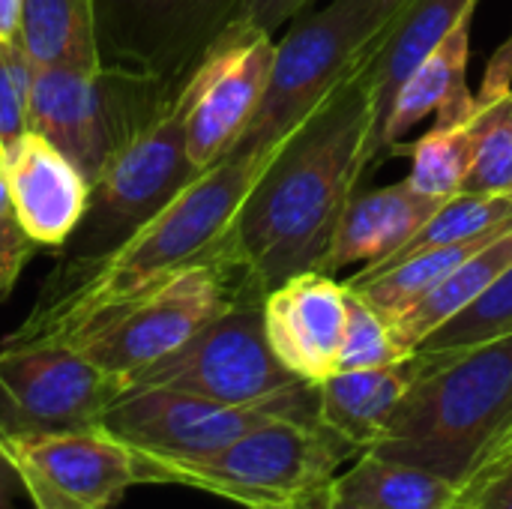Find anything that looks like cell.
Returning <instances> with one entry per match:
<instances>
[{"instance_id": "41", "label": "cell", "mask_w": 512, "mask_h": 509, "mask_svg": "<svg viewBox=\"0 0 512 509\" xmlns=\"http://www.w3.org/2000/svg\"><path fill=\"white\" fill-rule=\"evenodd\" d=\"M93 509H108V507H93Z\"/></svg>"}, {"instance_id": "27", "label": "cell", "mask_w": 512, "mask_h": 509, "mask_svg": "<svg viewBox=\"0 0 512 509\" xmlns=\"http://www.w3.org/2000/svg\"><path fill=\"white\" fill-rule=\"evenodd\" d=\"M512 333V267L498 276L468 309L438 327L417 351L420 354H450L465 351Z\"/></svg>"}, {"instance_id": "18", "label": "cell", "mask_w": 512, "mask_h": 509, "mask_svg": "<svg viewBox=\"0 0 512 509\" xmlns=\"http://www.w3.org/2000/svg\"><path fill=\"white\" fill-rule=\"evenodd\" d=\"M474 12L477 6H468L462 18L450 27V33L402 84L381 135V162H387V150L399 144L417 123H423V117L438 114V126H453L468 123L477 114L480 105L468 87Z\"/></svg>"}, {"instance_id": "34", "label": "cell", "mask_w": 512, "mask_h": 509, "mask_svg": "<svg viewBox=\"0 0 512 509\" xmlns=\"http://www.w3.org/2000/svg\"><path fill=\"white\" fill-rule=\"evenodd\" d=\"M33 249L36 246L24 237V231L18 228V222H0V258L30 261Z\"/></svg>"}, {"instance_id": "21", "label": "cell", "mask_w": 512, "mask_h": 509, "mask_svg": "<svg viewBox=\"0 0 512 509\" xmlns=\"http://www.w3.org/2000/svg\"><path fill=\"white\" fill-rule=\"evenodd\" d=\"M512 267V225L501 231L492 243H486L480 252H474L465 264H459L444 282H438L432 291H426L420 300H414L405 312L390 318L393 339L399 348L414 354L438 327H444L450 318H456L462 309H468L498 276H504Z\"/></svg>"}, {"instance_id": "6", "label": "cell", "mask_w": 512, "mask_h": 509, "mask_svg": "<svg viewBox=\"0 0 512 509\" xmlns=\"http://www.w3.org/2000/svg\"><path fill=\"white\" fill-rule=\"evenodd\" d=\"M195 174L186 150V99L177 87L168 102L90 183L87 210L60 249V267L93 261L120 246L156 216Z\"/></svg>"}, {"instance_id": "7", "label": "cell", "mask_w": 512, "mask_h": 509, "mask_svg": "<svg viewBox=\"0 0 512 509\" xmlns=\"http://www.w3.org/2000/svg\"><path fill=\"white\" fill-rule=\"evenodd\" d=\"M249 288L255 285L222 249L219 255L177 270L162 285L111 312L78 336L72 348L99 369L120 375L129 387L132 375L183 348Z\"/></svg>"}, {"instance_id": "36", "label": "cell", "mask_w": 512, "mask_h": 509, "mask_svg": "<svg viewBox=\"0 0 512 509\" xmlns=\"http://www.w3.org/2000/svg\"><path fill=\"white\" fill-rule=\"evenodd\" d=\"M291 509H333V495H330V486L324 489H315L309 495H303L300 501H294Z\"/></svg>"}, {"instance_id": "38", "label": "cell", "mask_w": 512, "mask_h": 509, "mask_svg": "<svg viewBox=\"0 0 512 509\" xmlns=\"http://www.w3.org/2000/svg\"><path fill=\"white\" fill-rule=\"evenodd\" d=\"M330 495H333V492H330ZM333 509H378V507L357 504V501H348V498H336V495H333Z\"/></svg>"}, {"instance_id": "1", "label": "cell", "mask_w": 512, "mask_h": 509, "mask_svg": "<svg viewBox=\"0 0 512 509\" xmlns=\"http://www.w3.org/2000/svg\"><path fill=\"white\" fill-rule=\"evenodd\" d=\"M369 60L276 147L234 216L225 252L264 294L318 267L348 201L378 168Z\"/></svg>"}, {"instance_id": "9", "label": "cell", "mask_w": 512, "mask_h": 509, "mask_svg": "<svg viewBox=\"0 0 512 509\" xmlns=\"http://www.w3.org/2000/svg\"><path fill=\"white\" fill-rule=\"evenodd\" d=\"M270 420L321 423L318 384H300L261 405H225L171 387H129L102 414L99 426L135 453L201 459Z\"/></svg>"}, {"instance_id": "12", "label": "cell", "mask_w": 512, "mask_h": 509, "mask_svg": "<svg viewBox=\"0 0 512 509\" xmlns=\"http://www.w3.org/2000/svg\"><path fill=\"white\" fill-rule=\"evenodd\" d=\"M273 54V33L231 18L192 63L180 90L186 99V150L195 171H207L237 147L264 99Z\"/></svg>"}, {"instance_id": "13", "label": "cell", "mask_w": 512, "mask_h": 509, "mask_svg": "<svg viewBox=\"0 0 512 509\" xmlns=\"http://www.w3.org/2000/svg\"><path fill=\"white\" fill-rule=\"evenodd\" d=\"M6 450L36 509L111 507L141 486L138 453L102 426L12 438Z\"/></svg>"}, {"instance_id": "24", "label": "cell", "mask_w": 512, "mask_h": 509, "mask_svg": "<svg viewBox=\"0 0 512 509\" xmlns=\"http://www.w3.org/2000/svg\"><path fill=\"white\" fill-rule=\"evenodd\" d=\"M507 222H512V198H507V195H456V198L444 201L441 210L402 249H396L393 255H387V258H381L375 264L360 267L348 279H366V276L384 273V270L402 264L411 255L474 240V237L489 234V231H495V228H501Z\"/></svg>"}, {"instance_id": "11", "label": "cell", "mask_w": 512, "mask_h": 509, "mask_svg": "<svg viewBox=\"0 0 512 509\" xmlns=\"http://www.w3.org/2000/svg\"><path fill=\"white\" fill-rule=\"evenodd\" d=\"M126 390L120 375L99 369L72 345L0 342L3 441L99 426Z\"/></svg>"}, {"instance_id": "37", "label": "cell", "mask_w": 512, "mask_h": 509, "mask_svg": "<svg viewBox=\"0 0 512 509\" xmlns=\"http://www.w3.org/2000/svg\"><path fill=\"white\" fill-rule=\"evenodd\" d=\"M0 222H15L12 195H9V177H6V168H3V162H0Z\"/></svg>"}, {"instance_id": "25", "label": "cell", "mask_w": 512, "mask_h": 509, "mask_svg": "<svg viewBox=\"0 0 512 509\" xmlns=\"http://www.w3.org/2000/svg\"><path fill=\"white\" fill-rule=\"evenodd\" d=\"M390 156L411 159V174L405 180L420 195L450 201V198L462 195V186H465L471 162H474L471 120L453 123V126H435L411 144H393L387 150V159Z\"/></svg>"}, {"instance_id": "26", "label": "cell", "mask_w": 512, "mask_h": 509, "mask_svg": "<svg viewBox=\"0 0 512 509\" xmlns=\"http://www.w3.org/2000/svg\"><path fill=\"white\" fill-rule=\"evenodd\" d=\"M471 117L474 135V162L462 195H512V90L477 102Z\"/></svg>"}, {"instance_id": "8", "label": "cell", "mask_w": 512, "mask_h": 509, "mask_svg": "<svg viewBox=\"0 0 512 509\" xmlns=\"http://www.w3.org/2000/svg\"><path fill=\"white\" fill-rule=\"evenodd\" d=\"M165 81L117 69H36L30 132L51 141L90 183L168 102Z\"/></svg>"}, {"instance_id": "32", "label": "cell", "mask_w": 512, "mask_h": 509, "mask_svg": "<svg viewBox=\"0 0 512 509\" xmlns=\"http://www.w3.org/2000/svg\"><path fill=\"white\" fill-rule=\"evenodd\" d=\"M512 90V30L510 36L501 42V48L492 54V60L486 63V75H483V84H480V93H477V102H489V99H498L504 93Z\"/></svg>"}, {"instance_id": "20", "label": "cell", "mask_w": 512, "mask_h": 509, "mask_svg": "<svg viewBox=\"0 0 512 509\" xmlns=\"http://www.w3.org/2000/svg\"><path fill=\"white\" fill-rule=\"evenodd\" d=\"M420 375V357L378 369H342L318 384V417L327 429L360 447L363 453L381 438L387 420Z\"/></svg>"}, {"instance_id": "39", "label": "cell", "mask_w": 512, "mask_h": 509, "mask_svg": "<svg viewBox=\"0 0 512 509\" xmlns=\"http://www.w3.org/2000/svg\"><path fill=\"white\" fill-rule=\"evenodd\" d=\"M252 509H291V504H264V507H252Z\"/></svg>"}, {"instance_id": "19", "label": "cell", "mask_w": 512, "mask_h": 509, "mask_svg": "<svg viewBox=\"0 0 512 509\" xmlns=\"http://www.w3.org/2000/svg\"><path fill=\"white\" fill-rule=\"evenodd\" d=\"M477 3L480 0H408L384 30L366 66L372 102H375V147H378L375 165H381V135L402 84L450 33V27L462 18V12Z\"/></svg>"}, {"instance_id": "3", "label": "cell", "mask_w": 512, "mask_h": 509, "mask_svg": "<svg viewBox=\"0 0 512 509\" xmlns=\"http://www.w3.org/2000/svg\"><path fill=\"white\" fill-rule=\"evenodd\" d=\"M420 375L366 450L456 489L512 450V333L450 354H420Z\"/></svg>"}, {"instance_id": "4", "label": "cell", "mask_w": 512, "mask_h": 509, "mask_svg": "<svg viewBox=\"0 0 512 509\" xmlns=\"http://www.w3.org/2000/svg\"><path fill=\"white\" fill-rule=\"evenodd\" d=\"M408 0H333L291 27L273 54L264 99L231 153H270L297 132L378 48Z\"/></svg>"}, {"instance_id": "16", "label": "cell", "mask_w": 512, "mask_h": 509, "mask_svg": "<svg viewBox=\"0 0 512 509\" xmlns=\"http://www.w3.org/2000/svg\"><path fill=\"white\" fill-rule=\"evenodd\" d=\"M15 222L36 249H63L75 234L90 180L42 135L27 132L18 156L6 165Z\"/></svg>"}, {"instance_id": "28", "label": "cell", "mask_w": 512, "mask_h": 509, "mask_svg": "<svg viewBox=\"0 0 512 509\" xmlns=\"http://www.w3.org/2000/svg\"><path fill=\"white\" fill-rule=\"evenodd\" d=\"M411 357L399 342L393 339L390 321L369 306L360 294L348 291V324H345V339L339 351V369H378L390 366Z\"/></svg>"}, {"instance_id": "15", "label": "cell", "mask_w": 512, "mask_h": 509, "mask_svg": "<svg viewBox=\"0 0 512 509\" xmlns=\"http://www.w3.org/2000/svg\"><path fill=\"white\" fill-rule=\"evenodd\" d=\"M348 324V288L330 273L306 270L264 294V330L279 363L309 384L339 369Z\"/></svg>"}, {"instance_id": "14", "label": "cell", "mask_w": 512, "mask_h": 509, "mask_svg": "<svg viewBox=\"0 0 512 509\" xmlns=\"http://www.w3.org/2000/svg\"><path fill=\"white\" fill-rule=\"evenodd\" d=\"M228 0H93L99 60L105 69L165 81L192 57L201 30ZM237 9V0H231Z\"/></svg>"}, {"instance_id": "23", "label": "cell", "mask_w": 512, "mask_h": 509, "mask_svg": "<svg viewBox=\"0 0 512 509\" xmlns=\"http://www.w3.org/2000/svg\"><path fill=\"white\" fill-rule=\"evenodd\" d=\"M330 492L378 509H453L459 495L453 483L375 453H360V462L342 471L330 483Z\"/></svg>"}, {"instance_id": "40", "label": "cell", "mask_w": 512, "mask_h": 509, "mask_svg": "<svg viewBox=\"0 0 512 509\" xmlns=\"http://www.w3.org/2000/svg\"><path fill=\"white\" fill-rule=\"evenodd\" d=\"M0 444H3V447H6V441H3V432H0Z\"/></svg>"}, {"instance_id": "31", "label": "cell", "mask_w": 512, "mask_h": 509, "mask_svg": "<svg viewBox=\"0 0 512 509\" xmlns=\"http://www.w3.org/2000/svg\"><path fill=\"white\" fill-rule=\"evenodd\" d=\"M309 3L312 0H237L234 18L273 33L276 27L291 21L297 12H303Z\"/></svg>"}, {"instance_id": "5", "label": "cell", "mask_w": 512, "mask_h": 509, "mask_svg": "<svg viewBox=\"0 0 512 509\" xmlns=\"http://www.w3.org/2000/svg\"><path fill=\"white\" fill-rule=\"evenodd\" d=\"M360 453L324 423L270 420L201 459L138 453V468L141 486H189L252 509L294 504L330 486L339 468Z\"/></svg>"}, {"instance_id": "10", "label": "cell", "mask_w": 512, "mask_h": 509, "mask_svg": "<svg viewBox=\"0 0 512 509\" xmlns=\"http://www.w3.org/2000/svg\"><path fill=\"white\" fill-rule=\"evenodd\" d=\"M300 384L309 381L288 372L270 348L258 288L243 291L183 348L129 378V387H171L225 405H261Z\"/></svg>"}, {"instance_id": "30", "label": "cell", "mask_w": 512, "mask_h": 509, "mask_svg": "<svg viewBox=\"0 0 512 509\" xmlns=\"http://www.w3.org/2000/svg\"><path fill=\"white\" fill-rule=\"evenodd\" d=\"M453 509H512V450L471 477L459 489Z\"/></svg>"}, {"instance_id": "29", "label": "cell", "mask_w": 512, "mask_h": 509, "mask_svg": "<svg viewBox=\"0 0 512 509\" xmlns=\"http://www.w3.org/2000/svg\"><path fill=\"white\" fill-rule=\"evenodd\" d=\"M33 63L21 42H0V162L3 168L18 156L24 135L30 132V90Z\"/></svg>"}, {"instance_id": "35", "label": "cell", "mask_w": 512, "mask_h": 509, "mask_svg": "<svg viewBox=\"0 0 512 509\" xmlns=\"http://www.w3.org/2000/svg\"><path fill=\"white\" fill-rule=\"evenodd\" d=\"M24 0H0V42H18Z\"/></svg>"}, {"instance_id": "42", "label": "cell", "mask_w": 512, "mask_h": 509, "mask_svg": "<svg viewBox=\"0 0 512 509\" xmlns=\"http://www.w3.org/2000/svg\"><path fill=\"white\" fill-rule=\"evenodd\" d=\"M510 198H512V195H510Z\"/></svg>"}, {"instance_id": "2", "label": "cell", "mask_w": 512, "mask_h": 509, "mask_svg": "<svg viewBox=\"0 0 512 509\" xmlns=\"http://www.w3.org/2000/svg\"><path fill=\"white\" fill-rule=\"evenodd\" d=\"M273 153H228L195 174L111 252L75 267H57L27 321L3 345H75L102 318L162 285L177 270L219 255L240 204Z\"/></svg>"}, {"instance_id": "17", "label": "cell", "mask_w": 512, "mask_h": 509, "mask_svg": "<svg viewBox=\"0 0 512 509\" xmlns=\"http://www.w3.org/2000/svg\"><path fill=\"white\" fill-rule=\"evenodd\" d=\"M444 201L420 195L408 180L357 192L315 270L339 273L354 264H375L396 249H402L438 210Z\"/></svg>"}, {"instance_id": "33", "label": "cell", "mask_w": 512, "mask_h": 509, "mask_svg": "<svg viewBox=\"0 0 512 509\" xmlns=\"http://www.w3.org/2000/svg\"><path fill=\"white\" fill-rule=\"evenodd\" d=\"M18 495H27V492H24V483H21V477H18L15 462L9 459V450L0 444V509L12 507Z\"/></svg>"}, {"instance_id": "22", "label": "cell", "mask_w": 512, "mask_h": 509, "mask_svg": "<svg viewBox=\"0 0 512 509\" xmlns=\"http://www.w3.org/2000/svg\"><path fill=\"white\" fill-rule=\"evenodd\" d=\"M18 42L33 69L102 66L93 0H24Z\"/></svg>"}]
</instances>
